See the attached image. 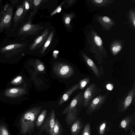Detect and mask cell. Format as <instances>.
Returning a JSON list of instances; mask_svg holds the SVG:
<instances>
[{"instance_id": "obj_1", "label": "cell", "mask_w": 135, "mask_h": 135, "mask_svg": "<svg viewBox=\"0 0 135 135\" xmlns=\"http://www.w3.org/2000/svg\"><path fill=\"white\" fill-rule=\"evenodd\" d=\"M41 107H34L25 113L20 121V133L25 135L30 134L35 128L36 120L42 109Z\"/></svg>"}, {"instance_id": "obj_2", "label": "cell", "mask_w": 135, "mask_h": 135, "mask_svg": "<svg viewBox=\"0 0 135 135\" xmlns=\"http://www.w3.org/2000/svg\"><path fill=\"white\" fill-rule=\"evenodd\" d=\"M90 34L89 50L94 54L98 64L101 65L103 58L107 57L106 52L104 47L102 39L97 33L94 30H92Z\"/></svg>"}, {"instance_id": "obj_3", "label": "cell", "mask_w": 135, "mask_h": 135, "mask_svg": "<svg viewBox=\"0 0 135 135\" xmlns=\"http://www.w3.org/2000/svg\"><path fill=\"white\" fill-rule=\"evenodd\" d=\"M13 12V8L8 4L6 5L0 13V32L4 28H8L11 24Z\"/></svg>"}, {"instance_id": "obj_4", "label": "cell", "mask_w": 135, "mask_h": 135, "mask_svg": "<svg viewBox=\"0 0 135 135\" xmlns=\"http://www.w3.org/2000/svg\"><path fill=\"white\" fill-rule=\"evenodd\" d=\"M135 94V82L130 89L124 96L118 100V111L123 112L126 111L131 104Z\"/></svg>"}, {"instance_id": "obj_5", "label": "cell", "mask_w": 135, "mask_h": 135, "mask_svg": "<svg viewBox=\"0 0 135 135\" xmlns=\"http://www.w3.org/2000/svg\"><path fill=\"white\" fill-rule=\"evenodd\" d=\"M102 91L101 88L98 87L94 83H92L86 88L83 93V106L88 107L93 99Z\"/></svg>"}, {"instance_id": "obj_6", "label": "cell", "mask_w": 135, "mask_h": 135, "mask_svg": "<svg viewBox=\"0 0 135 135\" xmlns=\"http://www.w3.org/2000/svg\"><path fill=\"white\" fill-rule=\"evenodd\" d=\"M53 71L56 75L63 78H69L74 73V70L71 66L63 63H57L54 65Z\"/></svg>"}, {"instance_id": "obj_7", "label": "cell", "mask_w": 135, "mask_h": 135, "mask_svg": "<svg viewBox=\"0 0 135 135\" xmlns=\"http://www.w3.org/2000/svg\"><path fill=\"white\" fill-rule=\"evenodd\" d=\"M109 94L107 92L103 94H100L96 97L91 102L86 110L87 114L90 115L99 110L105 103Z\"/></svg>"}, {"instance_id": "obj_8", "label": "cell", "mask_w": 135, "mask_h": 135, "mask_svg": "<svg viewBox=\"0 0 135 135\" xmlns=\"http://www.w3.org/2000/svg\"><path fill=\"white\" fill-rule=\"evenodd\" d=\"M83 92L81 91L73 98L70 104L63 111L62 114H66L69 110L74 108L78 109L83 105Z\"/></svg>"}, {"instance_id": "obj_9", "label": "cell", "mask_w": 135, "mask_h": 135, "mask_svg": "<svg viewBox=\"0 0 135 135\" xmlns=\"http://www.w3.org/2000/svg\"><path fill=\"white\" fill-rule=\"evenodd\" d=\"M55 110L53 109L41 126L40 129L41 132L45 131L49 135H52L55 123Z\"/></svg>"}, {"instance_id": "obj_10", "label": "cell", "mask_w": 135, "mask_h": 135, "mask_svg": "<svg viewBox=\"0 0 135 135\" xmlns=\"http://www.w3.org/2000/svg\"><path fill=\"white\" fill-rule=\"evenodd\" d=\"M83 58L85 62L89 68L92 70L96 77L100 79H101V76L104 74V70L102 66L100 68L95 63L86 55L82 54Z\"/></svg>"}, {"instance_id": "obj_11", "label": "cell", "mask_w": 135, "mask_h": 135, "mask_svg": "<svg viewBox=\"0 0 135 135\" xmlns=\"http://www.w3.org/2000/svg\"><path fill=\"white\" fill-rule=\"evenodd\" d=\"M97 18L103 27L107 30H110L115 25L114 21L107 16H98Z\"/></svg>"}, {"instance_id": "obj_12", "label": "cell", "mask_w": 135, "mask_h": 135, "mask_svg": "<svg viewBox=\"0 0 135 135\" xmlns=\"http://www.w3.org/2000/svg\"><path fill=\"white\" fill-rule=\"evenodd\" d=\"M79 84H77L69 89L61 97L58 103L59 105H61L64 103L68 100L72 93L75 91L79 88Z\"/></svg>"}, {"instance_id": "obj_13", "label": "cell", "mask_w": 135, "mask_h": 135, "mask_svg": "<svg viewBox=\"0 0 135 135\" xmlns=\"http://www.w3.org/2000/svg\"><path fill=\"white\" fill-rule=\"evenodd\" d=\"M122 45L119 41L115 40L111 44L110 50L114 56L117 55L122 49Z\"/></svg>"}, {"instance_id": "obj_14", "label": "cell", "mask_w": 135, "mask_h": 135, "mask_svg": "<svg viewBox=\"0 0 135 135\" xmlns=\"http://www.w3.org/2000/svg\"><path fill=\"white\" fill-rule=\"evenodd\" d=\"M114 0H92V3L95 6L98 7H104L108 6L113 3Z\"/></svg>"}, {"instance_id": "obj_15", "label": "cell", "mask_w": 135, "mask_h": 135, "mask_svg": "<svg viewBox=\"0 0 135 135\" xmlns=\"http://www.w3.org/2000/svg\"><path fill=\"white\" fill-rule=\"evenodd\" d=\"M24 12V9L22 5L18 7L15 13L13 18V22L15 27L17 26L18 23L20 21Z\"/></svg>"}, {"instance_id": "obj_16", "label": "cell", "mask_w": 135, "mask_h": 135, "mask_svg": "<svg viewBox=\"0 0 135 135\" xmlns=\"http://www.w3.org/2000/svg\"><path fill=\"white\" fill-rule=\"evenodd\" d=\"M23 45L20 44H11L2 48L1 52L2 53H6L13 52L19 49Z\"/></svg>"}, {"instance_id": "obj_17", "label": "cell", "mask_w": 135, "mask_h": 135, "mask_svg": "<svg viewBox=\"0 0 135 135\" xmlns=\"http://www.w3.org/2000/svg\"><path fill=\"white\" fill-rule=\"evenodd\" d=\"M82 127V124L78 119L76 120L72 125L71 131L73 135H78Z\"/></svg>"}, {"instance_id": "obj_18", "label": "cell", "mask_w": 135, "mask_h": 135, "mask_svg": "<svg viewBox=\"0 0 135 135\" xmlns=\"http://www.w3.org/2000/svg\"><path fill=\"white\" fill-rule=\"evenodd\" d=\"M62 129L60 123L58 119L55 120V125L52 135H61Z\"/></svg>"}, {"instance_id": "obj_19", "label": "cell", "mask_w": 135, "mask_h": 135, "mask_svg": "<svg viewBox=\"0 0 135 135\" xmlns=\"http://www.w3.org/2000/svg\"><path fill=\"white\" fill-rule=\"evenodd\" d=\"M47 111L45 109L43 110L37 118L36 125L37 127H40L43 123L46 117Z\"/></svg>"}, {"instance_id": "obj_20", "label": "cell", "mask_w": 135, "mask_h": 135, "mask_svg": "<svg viewBox=\"0 0 135 135\" xmlns=\"http://www.w3.org/2000/svg\"><path fill=\"white\" fill-rule=\"evenodd\" d=\"M36 71L38 73H43L45 71V67L44 64L39 61H36L34 66Z\"/></svg>"}, {"instance_id": "obj_21", "label": "cell", "mask_w": 135, "mask_h": 135, "mask_svg": "<svg viewBox=\"0 0 135 135\" xmlns=\"http://www.w3.org/2000/svg\"><path fill=\"white\" fill-rule=\"evenodd\" d=\"M130 117V116L127 117L121 121L120 123V126L121 128L123 129H127L129 127L131 120Z\"/></svg>"}, {"instance_id": "obj_22", "label": "cell", "mask_w": 135, "mask_h": 135, "mask_svg": "<svg viewBox=\"0 0 135 135\" xmlns=\"http://www.w3.org/2000/svg\"><path fill=\"white\" fill-rule=\"evenodd\" d=\"M90 79L89 78H85L81 80L79 83V88L81 90H83L89 83Z\"/></svg>"}, {"instance_id": "obj_23", "label": "cell", "mask_w": 135, "mask_h": 135, "mask_svg": "<svg viewBox=\"0 0 135 135\" xmlns=\"http://www.w3.org/2000/svg\"><path fill=\"white\" fill-rule=\"evenodd\" d=\"M129 17L130 22L133 27L134 29L135 28V12L133 10L130 11L129 13Z\"/></svg>"}, {"instance_id": "obj_24", "label": "cell", "mask_w": 135, "mask_h": 135, "mask_svg": "<svg viewBox=\"0 0 135 135\" xmlns=\"http://www.w3.org/2000/svg\"><path fill=\"white\" fill-rule=\"evenodd\" d=\"M0 135H10L7 128L4 124H0Z\"/></svg>"}, {"instance_id": "obj_25", "label": "cell", "mask_w": 135, "mask_h": 135, "mask_svg": "<svg viewBox=\"0 0 135 135\" xmlns=\"http://www.w3.org/2000/svg\"><path fill=\"white\" fill-rule=\"evenodd\" d=\"M81 135H91L90 126L89 123L85 125Z\"/></svg>"}, {"instance_id": "obj_26", "label": "cell", "mask_w": 135, "mask_h": 135, "mask_svg": "<svg viewBox=\"0 0 135 135\" xmlns=\"http://www.w3.org/2000/svg\"><path fill=\"white\" fill-rule=\"evenodd\" d=\"M105 122L103 123L100 126L99 129V134L100 135H103L105 131L106 127Z\"/></svg>"}, {"instance_id": "obj_27", "label": "cell", "mask_w": 135, "mask_h": 135, "mask_svg": "<svg viewBox=\"0 0 135 135\" xmlns=\"http://www.w3.org/2000/svg\"><path fill=\"white\" fill-rule=\"evenodd\" d=\"M22 79V77L21 76H18L12 82V83L14 84H18L21 82Z\"/></svg>"}, {"instance_id": "obj_28", "label": "cell", "mask_w": 135, "mask_h": 135, "mask_svg": "<svg viewBox=\"0 0 135 135\" xmlns=\"http://www.w3.org/2000/svg\"><path fill=\"white\" fill-rule=\"evenodd\" d=\"M24 5L22 6L23 8H25V9L27 10L30 7L27 1H25L24 3Z\"/></svg>"}, {"instance_id": "obj_29", "label": "cell", "mask_w": 135, "mask_h": 135, "mask_svg": "<svg viewBox=\"0 0 135 135\" xmlns=\"http://www.w3.org/2000/svg\"><path fill=\"white\" fill-rule=\"evenodd\" d=\"M113 86L111 84H109L107 85V89L109 90H111L113 88Z\"/></svg>"}, {"instance_id": "obj_30", "label": "cell", "mask_w": 135, "mask_h": 135, "mask_svg": "<svg viewBox=\"0 0 135 135\" xmlns=\"http://www.w3.org/2000/svg\"><path fill=\"white\" fill-rule=\"evenodd\" d=\"M18 91V90L16 88H12L10 90V92L12 93H15Z\"/></svg>"}, {"instance_id": "obj_31", "label": "cell", "mask_w": 135, "mask_h": 135, "mask_svg": "<svg viewBox=\"0 0 135 135\" xmlns=\"http://www.w3.org/2000/svg\"><path fill=\"white\" fill-rule=\"evenodd\" d=\"M42 39V38L41 36H39L38 37L36 40V42L37 43H38L40 42Z\"/></svg>"}, {"instance_id": "obj_32", "label": "cell", "mask_w": 135, "mask_h": 135, "mask_svg": "<svg viewBox=\"0 0 135 135\" xmlns=\"http://www.w3.org/2000/svg\"><path fill=\"white\" fill-rule=\"evenodd\" d=\"M41 0H35L34 1V4L35 6H38L40 4Z\"/></svg>"}, {"instance_id": "obj_33", "label": "cell", "mask_w": 135, "mask_h": 135, "mask_svg": "<svg viewBox=\"0 0 135 135\" xmlns=\"http://www.w3.org/2000/svg\"><path fill=\"white\" fill-rule=\"evenodd\" d=\"M70 21V19L69 17H67L65 19V22L66 24H68L69 23Z\"/></svg>"}, {"instance_id": "obj_34", "label": "cell", "mask_w": 135, "mask_h": 135, "mask_svg": "<svg viewBox=\"0 0 135 135\" xmlns=\"http://www.w3.org/2000/svg\"><path fill=\"white\" fill-rule=\"evenodd\" d=\"M50 43V42L49 41H47L45 45V47H47L48 46Z\"/></svg>"}, {"instance_id": "obj_35", "label": "cell", "mask_w": 135, "mask_h": 135, "mask_svg": "<svg viewBox=\"0 0 135 135\" xmlns=\"http://www.w3.org/2000/svg\"><path fill=\"white\" fill-rule=\"evenodd\" d=\"M11 1L13 4H14L17 2L18 1L16 0H11Z\"/></svg>"}, {"instance_id": "obj_36", "label": "cell", "mask_w": 135, "mask_h": 135, "mask_svg": "<svg viewBox=\"0 0 135 135\" xmlns=\"http://www.w3.org/2000/svg\"><path fill=\"white\" fill-rule=\"evenodd\" d=\"M61 10V8H59L57 10V12H60Z\"/></svg>"}, {"instance_id": "obj_37", "label": "cell", "mask_w": 135, "mask_h": 135, "mask_svg": "<svg viewBox=\"0 0 135 135\" xmlns=\"http://www.w3.org/2000/svg\"><path fill=\"white\" fill-rule=\"evenodd\" d=\"M131 135H135L134 132H133L131 133Z\"/></svg>"}, {"instance_id": "obj_38", "label": "cell", "mask_w": 135, "mask_h": 135, "mask_svg": "<svg viewBox=\"0 0 135 135\" xmlns=\"http://www.w3.org/2000/svg\"><path fill=\"white\" fill-rule=\"evenodd\" d=\"M54 52V53H57L58 52V51H55Z\"/></svg>"}, {"instance_id": "obj_39", "label": "cell", "mask_w": 135, "mask_h": 135, "mask_svg": "<svg viewBox=\"0 0 135 135\" xmlns=\"http://www.w3.org/2000/svg\"><path fill=\"white\" fill-rule=\"evenodd\" d=\"M1 1V0H0V1Z\"/></svg>"}, {"instance_id": "obj_40", "label": "cell", "mask_w": 135, "mask_h": 135, "mask_svg": "<svg viewBox=\"0 0 135 135\" xmlns=\"http://www.w3.org/2000/svg\"><path fill=\"white\" fill-rule=\"evenodd\" d=\"M130 135H131V134H130Z\"/></svg>"}]
</instances>
